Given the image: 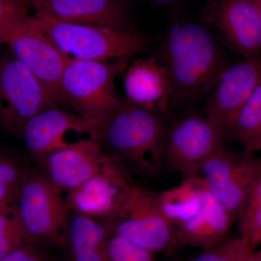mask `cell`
<instances>
[{
    "label": "cell",
    "instance_id": "obj_1",
    "mask_svg": "<svg viewBox=\"0 0 261 261\" xmlns=\"http://www.w3.org/2000/svg\"><path fill=\"white\" fill-rule=\"evenodd\" d=\"M159 60L172 82L176 107L194 104L209 94L226 68L207 27L181 17L173 19L166 31Z\"/></svg>",
    "mask_w": 261,
    "mask_h": 261
},
{
    "label": "cell",
    "instance_id": "obj_2",
    "mask_svg": "<svg viewBox=\"0 0 261 261\" xmlns=\"http://www.w3.org/2000/svg\"><path fill=\"white\" fill-rule=\"evenodd\" d=\"M166 127L159 115L125 101L102 130L101 140L130 174L157 177L165 168Z\"/></svg>",
    "mask_w": 261,
    "mask_h": 261
},
{
    "label": "cell",
    "instance_id": "obj_3",
    "mask_svg": "<svg viewBox=\"0 0 261 261\" xmlns=\"http://www.w3.org/2000/svg\"><path fill=\"white\" fill-rule=\"evenodd\" d=\"M34 12L49 39L70 59L129 61L148 45L147 38L134 30L64 21L41 10Z\"/></svg>",
    "mask_w": 261,
    "mask_h": 261
},
{
    "label": "cell",
    "instance_id": "obj_4",
    "mask_svg": "<svg viewBox=\"0 0 261 261\" xmlns=\"http://www.w3.org/2000/svg\"><path fill=\"white\" fill-rule=\"evenodd\" d=\"M128 66V60L102 62L70 59L61 81L66 103L102 132L124 104L117 93L114 82L117 75Z\"/></svg>",
    "mask_w": 261,
    "mask_h": 261
},
{
    "label": "cell",
    "instance_id": "obj_5",
    "mask_svg": "<svg viewBox=\"0 0 261 261\" xmlns=\"http://www.w3.org/2000/svg\"><path fill=\"white\" fill-rule=\"evenodd\" d=\"M62 192L46 173L24 172L13 214L32 245L61 241L70 220Z\"/></svg>",
    "mask_w": 261,
    "mask_h": 261
},
{
    "label": "cell",
    "instance_id": "obj_6",
    "mask_svg": "<svg viewBox=\"0 0 261 261\" xmlns=\"http://www.w3.org/2000/svg\"><path fill=\"white\" fill-rule=\"evenodd\" d=\"M226 137L207 116L190 114L166 127L165 168L186 176L197 175L211 158L227 149Z\"/></svg>",
    "mask_w": 261,
    "mask_h": 261
},
{
    "label": "cell",
    "instance_id": "obj_7",
    "mask_svg": "<svg viewBox=\"0 0 261 261\" xmlns=\"http://www.w3.org/2000/svg\"><path fill=\"white\" fill-rule=\"evenodd\" d=\"M5 44L47 89L56 104L66 103L61 81L70 58L49 39L35 16L29 15L17 22Z\"/></svg>",
    "mask_w": 261,
    "mask_h": 261
},
{
    "label": "cell",
    "instance_id": "obj_8",
    "mask_svg": "<svg viewBox=\"0 0 261 261\" xmlns=\"http://www.w3.org/2000/svg\"><path fill=\"white\" fill-rule=\"evenodd\" d=\"M57 104L44 85L13 55L0 61V125L21 135L27 122Z\"/></svg>",
    "mask_w": 261,
    "mask_h": 261
},
{
    "label": "cell",
    "instance_id": "obj_9",
    "mask_svg": "<svg viewBox=\"0 0 261 261\" xmlns=\"http://www.w3.org/2000/svg\"><path fill=\"white\" fill-rule=\"evenodd\" d=\"M113 234L154 255L168 251L172 224L160 205L159 193L135 185L116 217L110 221Z\"/></svg>",
    "mask_w": 261,
    "mask_h": 261
},
{
    "label": "cell",
    "instance_id": "obj_10",
    "mask_svg": "<svg viewBox=\"0 0 261 261\" xmlns=\"http://www.w3.org/2000/svg\"><path fill=\"white\" fill-rule=\"evenodd\" d=\"M261 166V159L242 149L219 152L204 164L199 175L211 195L224 207L233 222Z\"/></svg>",
    "mask_w": 261,
    "mask_h": 261
},
{
    "label": "cell",
    "instance_id": "obj_11",
    "mask_svg": "<svg viewBox=\"0 0 261 261\" xmlns=\"http://www.w3.org/2000/svg\"><path fill=\"white\" fill-rule=\"evenodd\" d=\"M202 17L244 59L261 56V13L253 0H207Z\"/></svg>",
    "mask_w": 261,
    "mask_h": 261
},
{
    "label": "cell",
    "instance_id": "obj_12",
    "mask_svg": "<svg viewBox=\"0 0 261 261\" xmlns=\"http://www.w3.org/2000/svg\"><path fill=\"white\" fill-rule=\"evenodd\" d=\"M261 82V56L226 67L205 102V116L231 140L235 120Z\"/></svg>",
    "mask_w": 261,
    "mask_h": 261
},
{
    "label": "cell",
    "instance_id": "obj_13",
    "mask_svg": "<svg viewBox=\"0 0 261 261\" xmlns=\"http://www.w3.org/2000/svg\"><path fill=\"white\" fill-rule=\"evenodd\" d=\"M130 173L116 159L106 170L68 191L69 210L88 217L112 221L135 186Z\"/></svg>",
    "mask_w": 261,
    "mask_h": 261
},
{
    "label": "cell",
    "instance_id": "obj_14",
    "mask_svg": "<svg viewBox=\"0 0 261 261\" xmlns=\"http://www.w3.org/2000/svg\"><path fill=\"white\" fill-rule=\"evenodd\" d=\"M72 133L99 140L102 130L80 115L58 109L56 106L31 118L21 135L29 152L44 161L54 151L73 145L67 141V137Z\"/></svg>",
    "mask_w": 261,
    "mask_h": 261
},
{
    "label": "cell",
    "instance_id": "obj_15",
    "mask_svg": "<svg viewBox=\"0 0 261 261\" xmlns=\"http://www.w3.org/2000/svg\"><path fill=\"white\" fill-rule=\"evenodd\" d=\"M95 139H82L51 152L44 160L46 175L62 190H73L106 170L115 161Z\"/></svg>",
    "mask_w": 261,
    "mask_h": 261
},
{
    "label": "cell",
    "instance_id": "obj_16",
    "mask_svg": "<svg viewBox=\"0 0 261 261\" xmlns=\"http://www.w3.org/2000/svg\"><path fill=\"white\" fill-rule=\"evenodd\" d=\"M124 87L127 102L160 116L176 108L172 82L158 58L137 59L127 67Z\"/></svg>",
    "mask_w": 261,
    "mask_h": 261
},
{
    "label": "cell",
    "instance_id": "obj_17",
    "mask_svg": "<svg viewBox=\"0 0 261 261\" xmlns=\"http://www.w3.org/2000/svg\"><path fill=\"white\" fill-rule=\"evenodd\" d=\"M34 10L64 21L133 31L123 0H34Z\"/></svg>",
    "mask_w": 261,
    "mask_h": 261
},
{
    "label": "cell",
    "instance_id": "obj_18",
    "mask_svg": "<svg viewBox=\"0 0 261 261\" xmlns=\"http://www.w3.org/2000/svg\"><path fill=\"white\" fill-rule=\"evenodd\" d=\"M233 222L228 213L207 192L205 204L200 214L186 224L175 228L168 251L183 247L210 250L225 241Z\"/></svg>",
    "mask_w": 261,
    "mask_h": 261
},
{
    "label": "cell",
    "instance_id": "obj_19",
    "mask_svg": "<svg viewBox=\"0 0 261 261\" xmlns=\"http://www.w3.org/2000/svg\"><path fill=\"white\" fill-rule=\"evenodd\" d=\"M73 261H109V245L113 235L110 221L76 214L69 220L66 231Z\"/></svg>",
    "mask_w": 261,
    "mask_h": 261
},
{
    "label": "cell",
    "instance_id": "obj_20",
    "mask_svg": "<svg viewBox=\"0 0 261 261\" xmlns=\"http://www.w3.org/2000/svg\"><path fill=\"white\" fill-rule=\"evenodd\" d=\"M207 192L205 181L199 174L186 176L177 186L158 192L160 205L173 231L200 214Z\"/></svg>",
    "mask_w": 261,
    "mask_h": 261
},
{
    "label": "cell",
    "instance_id": "obj_21",
    "mask_svg": "<svg viewBox=\"0 0 261 261\" xmlns=\"http://www.w3.org/2000/svg\"><path fill=\"white\" fill-rule=\"evenodd\" d=\"M231 140L242 149L255 154L261 149V82L239 113L231 130Z\"/></svg>",
    "mask_w": 261,
    "mask_h": 261
},
{
    "label": "cell",
    "instance_id": "obj_22",
    "mask_svg": "<svg viewBox=\"0 0 261 261\" xmlns=\"http://www.w3.org/2000/svg\"><path fill=\"white\" fill-rule=\"evenodd\" d=\"M237 221L240 238L256 247L261 243V166L244 199Z\"/></svg>",
    "mask_w": 261,
    "mask_h": 261
},
{
    "label": "cell",
    "instance_id": "obj_23",
    "mask_svg": "<svg viewBox=\"0 0 261 261\" xmlns=\"http://www.w3.org/2000/svg\"><path fill=\"white\" fill-rule=\"evenodd\" d=\"M32 245L15 215L0 213V257Z\"/></svg>",
    "mask_w": 261,
    "mask_h": 261
},
{
    "label": "cell",
    "instance_id": "obj_24",
    "mask_svg": "<svg viewBox=\"0 0 261 261\" xmlns=\"http://www.w3.org/2000/svg\"><path fill=\"white\" fill-rule=\"evenodd\" d=\"M34 0H0V44H5L15 24L34 10Z\"/></svg>",
    "mask_w": 261,
    "mask_h": 261
},
{
    "label": "cell",
    "instance_id": "obj_25",
    "mask_svg": "<svg viewBox=\"0 0 261 261\" xmlns=\"http://www.w3.org/2000/svg\"><path fill=\"white\" fill-rule=\"evenodd\" d=\"M109 261H155L154 255L113 234L109 245Z\"/></svg>",
    "mask_w": 261,
    "mask_h": 261
},
{
    "label": "cell",
    "instance_id": "obj_26",
    "mask_svg": "<svg viewBox=\"0 0 261 261\" xmlns=\"http://www.w3.org/2000/svg\"><path fill=\"white\" fill-rule=\"evenodd\" d=\"M241 242V238L225 240L218 246L204 250L192 261H231Z\"/></svg>",
    "mask_w": 261,
    "mask_h": 261
},
{
    "label": "cell",
    "instance_id": "obj_27",
    "mask_svg": "<svg viewBox=\"0 0 261 261\" xmlns=\"http://www.w3.org/2000/svg\"><path fill=\"white\" fill-rule=\"evenodd\" d=\"M0 261H47L32 245H25L15 251L0 257Z\"/></svg>",
    "mask_w": 261,
    "mask_h": 261
},
{
    "label": "cell",
    "instance_id": "obj_28",
    "mask_svg": "<svg viewBox=\"0 0 261 261\" xmlns=\"http://www.w3.org/2000/svg\"><path fill=\"white\" fill-rule=\"evenodd\" d=\"M255 249L251 244L241 238L240 245L231 261H252V253Z\"/></svg>",
    "mask_w": 261,
    "mask_h": 261
},
{
    "label": "cell",
    "instance_id": "obj_29",
    "mask_svg": "<svg viewBox=\"0 0 261 261\" xmlns=\"http://www.w3.org/2000/svg\"><path fill=\"white\" fill-rule=\"evenodd\" d=\"M150 1L158 5H167L173 4L178 0H150Z\"/></svg>",
    "mask_w": 261,
    "mask_h": 261
},
{
    "label": "cell",
    "instance_id": "obj_30",
    "mask_svg": "<svg viewBox=\"0 0 261 261\" xmlns=\"http://www.w3.org/2000/svg\"><path fill=\"white\" fill-rule=\"evenodd\" d=\"M252 261H261V250L254 251L252 253Z\"/></svg>",
    "mask_w": 261,
    "mask_h": 261
},
{
    "label": "cell",
    "instance_id": "obj_31",
    "mask_svg": "<svg viewBox=\"0 0 261 261\" xmlns=\"http://www.w3.org/2000/svg\"><path fill=\"white\" fill-rule=\"evenodd\" d=\"M0 213H3V214H8V215H13V214H10V213H8V211H5V209L3 208V207H1V206H0Z\"/></svg>",
    "mask_w": 261,
    "mask_h": 261
},
{
    "label": "cell",
    "instance_id": "obj_32",
    "mask_svg": "<svg viewBox=\"0 0 261 261\" xmlns=\"http://www.w3.org/2000/svg\"><path fill=\"white\" fill-rule=\"evenodd\" d=\"M259 7L261 6V0H253Z\"/></svg>",
    "mask_w": 261,
    "mask_h": 261
},
{
    "label": "cell",
    "instance_id": "obj_33",
    "mask_svg": "<svg viewBox=\"0 0 261 261\" xmlns=\"http://www.w3.org/2000/svg\"><path fill=\"white\" fill-rule=\"evenodd\" d=\"M259 8H260V13H261V6L259 7Z\"/></svg>",
    "mask_w": 261,
    "mask_h": 261
}]
</instances>
